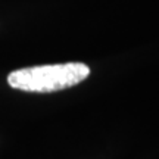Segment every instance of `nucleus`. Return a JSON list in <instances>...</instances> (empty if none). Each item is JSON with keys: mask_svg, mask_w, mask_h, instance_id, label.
I'll return each instance as SVG.
<instances>
[{"mask_svg": "<svg viewBox=\"0 0 159 159\" xmlns=\"http://www.w3.org/2000/svg\"><path fill=\"white\" fill-rule=\"evenodd\" d=\"M90 75V68L81 62L39 65L16 69L7 75L12 89L30 93H52L83 83Z\"/></svg>", "mask_w": 159, "mask_h": 159, "instance_id": "f257e3e1", "label": "nucleus"}]
</instances>
